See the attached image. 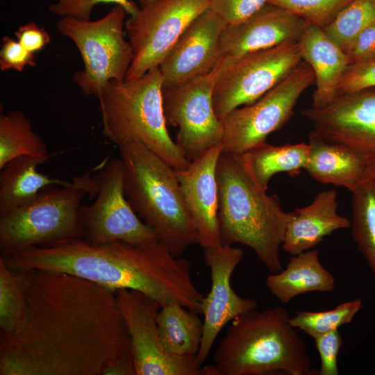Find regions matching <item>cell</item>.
<instances>
[{"label": "cell", "instance_id": "12", "mask_svg": "<svg viewBox=\"0 0 375 375\" xmlns=\"http://www.w3.org/2000/svg\"><path fill=\"white\" fill-rule=\"evenodd\" d=\"M228 59L222 57L209 73L185 83L162 88V107L167 125L178 128L177 146L190 162L222 144L223 122L212 101L217 77Z\"/></svg>", "mask_w": 375, "mask_h": 375}, {"label": "cell", "instance_id": "34", "mask_svg": "<svg viewBox=\"0 0 375 375\" xmlns=\"http://www.w3.org/2000/svg\"><path fill=\"white\" fill-rule=\"evenodd\" d=\"M269 0H210L209 9L226 24L234 25L251 17Z\"/></svg>", "mask_w": 375, "mask_h": 375}, {"label": "cell", "instance_id": "28", "mask_svg": "<svg viewBox=\"0 0 375 375\" xmlns=\"http://www.w3.org/2000/svg\"><path fill=\"white\" fill-rule=\"evenodd\" d=\"M351 194L352 238L375 279V176Z\"/></svg>", "mask_w": 375, "mask_h": 375}, {"label": "cell", "instance_id": "33", "mask_svg": "<svg viewBox=\"0 0 375 375\" xmlns=\"http://www.w3.org/2000/svg\"><path fill=\"white\" fill-rule=\"evenodd\" d=\"M138 1L141 6L144 4V0ZM102 3L120 6L130 16L135 15L140 9L131 0H57L49 6V10L53 15L60 17L90 20L93 8Z\"/></svg>", "mask_w": 375, "mask_h": 375}, {"label": "cell", "instance_id": "18", "mask_svg": "<svg viewBox=\"0 0 375 375\" xmlns=\"http://www.w3.org/2000/svg\"><path fill=\"white\" fill-rule=\"evenodd\" d=\"M222 144L211 147L190 161L183 169L175 170L188 212L203 250L221 244L218 221L217 165Z\"/></svg>", "mask_w": 375, "mask_h": 375}, {"label": "cell", "instance_id": "37", "mask_svg": "<svg viewBox=\"0 0 375 375\" xmlns=\"http://www.w3.org/2000/svg\"><path fill=\"white\" fill-rule=\"evenodd\" d=\"M35 65L33 53L26 50L12 38L4 36L2 38L0 50V69L2 72L13 69L20 72L26 66Z\"/></svg>", "mask_w": 375, "mask_h": 375}, {"label": "cell", "instance_id": "5", "mask_svg": "<svg viewBox=\"0 0 375 375\" xmlns=\"http://www.w3.org/2000/svg\"><path fill=\"white\" fill-rule=\"evenodd\" d=\"M118 147L124 194L137 215L176 256L199 244L175 169L140 142Z\"/></svg>", "mask_w": 375, "mask_h": 375}, {"label": "cell", "instance_id": "15", "mask_svg": "<svg viewBox=\"0 0 375 375\" xmlns=\"http://www.w3.org/2000/svg\"><path fill=\"white\" fill-rule=\"evenodd\" d=\"M301 115L313 131L329 141L356 151L375 172V90L338 94L322 108L310 107Z\"/></svg>", "mask_w": 375, "mask_h": 375}, {"label": "cell", "instance_id": "36", "mask_svg": "<svg viewBox=\"0 0 375 375\" xmlns=\"http://www.w3.org/2000/svg\"><path fill=\"white\" fill-rule=\"evenodd\" d=\"M320 358L317 375H338V358L343 345L338 329H334L314 338Z\"/></svg>", "mask_w": 375, "mask_h": 375}, {"label": "cell", "instance_id": "7", "mask_svg": "<svg viewBox=\"0 0 375 375\" xmlns=\"http://www.w3.org/2000/svg\"><path fill=\"white\" fill-rule=\"evenodd\" d=\"M73 179L72 185L46 187L32 201L0 215L1 257L83 238L81 203L85 194H97V185L89 173Z\"/></svg>", "mask_w": 375, "mask_h": 375}, {"label": "cell", "instance_id": "9", "mask_svg": "<svg viewBox=\"0 0 375 375\" xmlns=\"http://www.w3.org/2000/svg\"><path fill=\"white\" fill-rule=\"evenodd\" d=\"M315 79L310 65L302 60L260 99L231 111L222 122V151L243 154L265 142L289 120L300 96Z\"/></svg>", "mask_w": 375, "mask_h": 375}, {"label": "cell", "instance_id": "22", "mask_svg": "<svg viewBox=\"0 0 375 375\" xmlns=\"http://www.w3.org/2000/svg\"><path fill=\"white\" fill-rule=\"evenodd\" d=\"M299 43L302 60L310 65L315 74L312 107H324L338 95L340 81L349 65L346 53L322 28L309 24Z\"/></svg>", "mask_w": 375, "mask_h": 375}, {"label": "cell", "instance_id": "25", "mask_svg": "<svg viewBox=\"0 0 375 375\" xmlns=\"http://www.w3.org/2000/svg\"><path fill=\"white\" fill-rule=\"evenodd\" d=\"M176 302L162 305L157 315L159 336L165 351L178 358H197L203 335V321Z\"/></svg>", "mask_w": 375, "mask_h": 375}, {"label": "cell", "instance_id": "10", "mask_svg": "<svg viewBox=\"0 0 375 375\" xmlns=\"http://www.w3.org/2000/svg\"><path fill=\"white\" fill-rule=\"evenodd\" d=\"M301 60L299 40L228 59L214 87L212 101L217 117L223 122L233 110L260 99Z\"/></svg>", "mask_w": 375, "mask_h": 375}, {"label": "cell", "instance_id": "19", "mask_svg": "<svg viewBox=\"0 0 375 375\" xmlns=\"http://www.w3.org/2000/svg\"><path fill=\"white\" fill-rule=\"evenodd\" d=\"M308 23L288 10L266 4L246 20L226 26L221 38L222 57L230 60L298 40Z\"/></svg>", "mask_w": 375, "mask_h": 375}, {"label": "cell", "instance_id": "40", "mask_svg": "<svg viewBox=\"0 0 375 375\" xmlns=\"http://www.w3.org/2000/svg\"><path fill=\"white\" fill-rule=\"evenodd\" d=\"M104 375H136L132 353L111 365Z\"/></svg>", "mask_w": 375, "mask_h": 375}, {"label": "cell", "instance_id": "39", "mask_svg": "<svg viewBox=\"0 0 375 375\" xmlns=\"http://www.w3.org/2000/svg\"><path fill=\"white\" fill-rule=\"evenodd\" d=\"M15 35L17 40L26 50L33 53L43 49L51 40L48 32L34 22L19 26Z\"/></svg>", "mask_w": 375, "mask_h": 375}, {"label": "cell", "instance_id": "26", "mask_svg": "<svg viewBox=\"0 0 375 375\" xmlns=\"http://www.w3.org/2000/svg\"><path fill=\"white\" fill-rule=\"evenodd\" d=\"M308 143L273 146L266 142L243 153L246 163L258 184L267 190L271 178L278 173L297 176L308 159Z\"/></svg>", "mask_w": 375, "mask_h": 375}, {"label": "cell", "instance_id": "6", "mask_svg": "<svg viewBox=\"0 0 375 375\" xmlns=\"http://www.w3.org/2000/svg\"><path fill=\"white\" fill-rule=\"evenodd\" d=\"M162 86L158 67L138 78L109 81L97 97L102 133L117 147L140 142L175 170L183 169L190 162L169 133Z\"/></svg>", "mask_w": 375, "mask_h": 375}, {"label": "cell", "instance_id": "2", "mask_svg": "<svg viewBox=\"0 0 375 375\" xmlns=\"http://www.w3.org/2000/svg\"><path fill=\"white\" fill-rule=\"evenodd\" d=\"M3 258L12 270L66 273L114 291L138 290L161 306L176 302L194 310L202 297L192 280L190 262L174 256L159 238L98 245L76 238L33 247Z\"/></svg>", "mask_w": 375, "mask_h": 375}, {"label": "cell", "instance_id": "27", "mask_svg": "<svg viewBox=\"0 0 375 375\" xmlns=\"http://www.w3.org/2000/svg\"><path fill=\"white\" fill-rule=\"evenodd\" d=\"M22 156L35 158L52 156L43 140L34 131L21 111L0 115V169L9 161Z\"/></svg>", "mask_w": 375, "mask_h": 375}, {"label": "cell", "instance_id": "30", "mask_svg": "<svg viewBox=\"0 0 375 375\" xmlns=\"http://www.w3.org/2000/svg\"><path fill=\"white\" fill-rule=\"evenodd\" d=\"M374 22L375 0H353L322 30L345 52L352 40Z\"/></svg>", "mask_w": 375, "mask_h": 375}, {"label": "cell", "instance_id": "32", "mask_svg": "<svg viewBox=\"0 0 375 375\" xmlns=\"http://www.w3.org/2000/svg\"><path fill=\"white\" fill-rule=\"evenodd\" d=\"M353 0H269L268 3L284 8L321 28L329 24Z\"/></svg>", "mask_w": 375, "mask_h": 375}, {"label": "cell", "instance_id": "24", "mask_svg": "<svg viewBox=\"0 0 375 375\" xmlns=\"http://www.w3.org/2000/svg\"><path fill=\"white\" fill-rule=\"evenodd\" d=\"M51 156L17 157L9 161L0 173V215L34 199L40 192L50 185L67 186L74 183L40 173L37 169Z\"/></svg>", "mask_w": 375, "mask_h": 375}, {"label": "cell", "instance_id": "3", "mask_svg": "<svg viewBox=\"0 0 375 375\" xmlns=\"http://www.w3.org/2000/svg\"><path fill=\"white\" fill-rule=\"evenodd\" d=\"M217 180L221 243L246 246L271 273L281 271L280 249L290 212L258 184L243 154L222 151Z\"/></svg>", "mask_w": 375, "mask_h": 375}, {"label": "cell", "instance_id": "11", "mask_svg": "<svg viewBox=\"0 0 375 375\" xmlns=\"http://www.w3.org/2000/svg\"><path fill=\"white\" fill-rule=\"evenodd\" d=\"M210 0H153L125 22L133 57L126 79L158 67L188 27L209 8Z\"/></svg>", "mask_w": 375, "mask_h": 375}, {"label": "cell", "instance_id": "14", "mask_svg": "<svg viewBox=\"0 0 375 375\" xmlns=\"http://www.w3.org/2000/svg\"><path fill=\"white\" fill-rule=\"evenodd\" d=\"M131 344L136 375H203L197 358L170 356L163 347L157 325L161 305L138 290L116 291Z\"/></svg>", "mask_w": 375, "mask_h": 375}, {"label": "cell", "instance_id": "1", "mask_svg": "<svg viewBox=\"0 0 375 375\" xmlns=\"http://www.w3.org/2000/svg\"><path fill=\"white\" fill-rule=\"evenodd\" d=\"M13 271L26 315L17 331L0 333V375H104L131 353L116 291L62 272Z\"/></svg>", "mask_w": 375, "mask_h": 375}, {"label": "cell", "instance_id": "21", "mask_svg": "<svg viewBox=\"0 0 375 375\" xmlns=\"http://www.w3.org/2000/svg\"><path fill=\"white\" fill-rule=\"evenodd\" d=\"M337 192L318 193L309 205L290 212L281 248L292 256L313 249L337 230L350 227L351 222L337 212Z\"/></svg>", "mask_w": 375, "mask_h": 375}, {"label": "cell", "instance_id": "17", "mask_svg": "<svg viewBox=\"0 0 375 375\" xmlns=\"http://www.w3.org/2000/svg\"><path fill=\"white\" fill-rule=\"evenodd\" d=\"M226 26L209 8L200 15L158 67L162 88L176 86L211 72L222 58L221 38Z\"/></svg>", "mask_w": 375, "mask_h": 375}, {"label": "cell", "instance_id": "13", "mask_svg": "<svg viewBox=\"0 0 375 375\" xmlns=\"http://www.w3.org/2000/svg\"><path fill=\"white\" fill-rule=\"evenodd\" d=\"M97 197L79 211L83 239L93 245L112 241L138 244L159 238L155 231L137 215L124 190V169L121 158L110 161L94 176Z\"/></svg>", "mask_w": 375, "mask_h": 375}, {"label": "cell", "instance_id": "31", "mask_svg": "<svg viewBox=\"0 0 375 375\" xmlns=\"http://www.w3.org/2000/svg\"><path fill=\"white\" fill-rule=\"evenodd\" d=\"M362 306V300L356 298L325 311L299 310L290 317V323L314 339L351 323Z\"/></svg>", "mask_w": 375, "mask_h": 375}, {"label": "cell", "instance_id": "29", "mask_svg": "<svg viewBox=\"0 0 375 375\" xmlns=\"http://www.w3.org/2000/svg\"><path fill=\"white\" fill-rule=\"evenodd\" d=\"M26 301L17 273L0 257V333L19 330L26 315Z\"/></svg>", "mask_w": 375, "mask_h": 375}, {"label": "cell", "instance_id": "41", "mask_svg": "<svg viewBox=\"0 0 375 375\" xmlns=\"http://www.w3.org/2000/svg\"><path fill=\"white\" fill-rule=\"evenodd\" d=\"M151 1H153V0H144V4L147 3H149V2Z\"/></svg>", "mask_w": 375, "mask_h": 375}, {"label": "cell", "instance_id": "35", "mask_svg": "<svg viewBox=\"0 0 375 375\" xmlns=\"http://www.w3.org/2000/svg\"><path fill=\"white\" fill-rule=\"evenodd\" d=\"M375 88V57L349 65L338 88V94Z\"/></svg>", "mask_w": 375, "mask_h": 375}, {"label": "cell", "instance_id": "23", "mask_svg": "<svg viewBox=\"0 0 375 375\" xmlns=\"http://www.w3.org/2000/svg\"><path fill=\"white\" fill-rule=\"evenodd\" d=\"M265 285L277 299L288 303L306 292L333 291L335 279L320 262L318 251L312 249L292 256L285 269L267 276Z\"/></svg>", "mask_w": 375, "mask_h": 375}, {"label": "cell", "instance_id": "20", "mask_svg": "<svg viewBox=\"0 0 375 375\" xmlns=\"http://www.w3.org/2000/svg\"><path fill=\"white\" fill-rule=\"evenodd\" d=\"M309 154L305 170L317 181L353 192L375 176L368 162L349 147L326 140L313 131L308 136Z\"/></svg>", "mask_w": 375, "mask_h": 375}, {"label": "cell", "instance_id": "38", "mask_svg": "<svg viewBox=\"0 0 375 375\" xmlns=\"http://www.w3.org/2000/svg\"><path fill=\"white\" fill-rule=\"evenodd\" d=\"M345 53L349 65L375 57V22L352 40Z\"/></svg>", "mask_w": 375, "mask_h": 375}, {"label": "cell", "instance_id": "16", "mask_svg": "<svg viewBox=\"0 0 375 375\" xmlns=\"http://www.w3.org/2000/svg\"><path fill=\"white\" fill-rule=\"evenodd\" d=\"M203 251L205 263L210 269L211 287L201 306L203 335L197 362L201 367L224 327L258 307L254 299L239 296L231 286L233 272L244 258L243 250L221 244Z\"/></svg>", "mask_w": 375, "mask_h": 375}, {"label": "cell", "instance_id": "8", "mask_svg": "<svg viewBox=\"0 0 375 375\" xmlns=\"http://www.w3.org/2000/svg\"><path fill=\"white\" fill-rule=\"evenodd\" d=\"M126 14L115 5L98 20L63 17L57 22L58 31L73 41L82 57L83 69L75 74L74 81L85 94L98 97L109 81L126 79L133 57L124 38Z\"/></svg>", "mask_w": 375, "mask_h": 375}, {"label": "cell", "instance_id": "4", "mask_svg": "<svg viewBox=\"0 0 375 375\" xmlns=\"http://www.w3.org/2000/svg\"><path fill=\"white\" fill-rule=\"evenodd\" d=\"M256 309L231 322L202 374H317L288 310L281 306Z\"/></svg>", "mask_w": 375, "mask_h": 375}]
</instances>
